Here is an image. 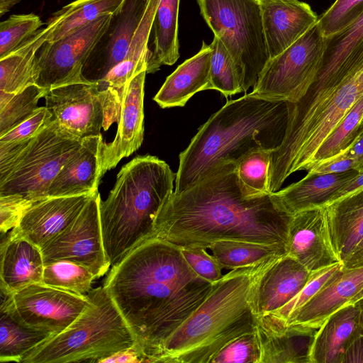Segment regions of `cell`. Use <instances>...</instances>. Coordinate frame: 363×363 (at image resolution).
Returning <instances> with one entry per match:
<instances>
[{
    "mask_svg": "<svg viewBox=\"0 0 363 363\" xmlns=\"http://www.w3.org/2000/svg\"><path fill=\"white\" fill-rule=\"evenodd\" d=\"M0 253L3 296L42 283L45 263L39 247L10 230L1 238Z\"/></svg>",
    "mask_w": 363,
    "mask_h": 363,
    "instance_id": "603a6c76",
    "label": "cell"
},
{
    "mask_svg": "<svg viewBox=\"0 0 363 363\" xmlns=\"http://www.w3.org/2000/svg\"><path fill=\"white\" fill-rule=\"evenodd\" d=\"M45 106L67 131L80 139L99 135L119 118L121 99L115 90L81 82L48 90Z\"/></svg>",
    "mask_w": 363,
    "mask_h": 363,
    "instance_id": "8fae6325",
    "label": "cell"
},
{
    "mask_svg": "<svg viewBox=\"0 0 363 363\" xmlns=\"http://www.w3.org/2000/svg\"><path fill=\"white\" fill-rule=\"evenodd\" d=\"M363 298V288L351 299L350 301L346 305H351L355 303L357 301Z\"/></svg>",
    "mask_w": 363,
    "mask_h": 363,
    "instance_id": "9f6ffc18",
    "label": "cell"
},
{
    "mask_svg": "<svg viewBox=\"0 0 363 363\" xmlns=\"http://www.w3.org/2000/svg\"><path fill=\"white\" fill-rule=\"evenodd\" d=\"M363 188V172L342 186L334 195L331 203ZM330 204V203H329Z\"/></svg>",
    "mask_w": 363,
    "mask_h": 363,
    "instance_id": "816d5d0a",
    "label": "cell"
},
{
    "mask_svg": "<svg viewBox=\"0 0 363 363\" xmlns=\"http://www.w3.org/2000/svg\"><path fill=\"white\" fill-rule=\"evenodd\" d=\"M342 264L345 268L363 267V240L342 262Z\"/></svg>",
    "mask_w": 363,
    "mask_h": 363,
    "instance_id": "db71d44e",
    "label": "cell"
},
{
    "mask_svg": "<svg viewBox=\"0 0 363 363\" xmlns=\"http://www.w3.org/2000/svg\"><path fill=\"white\" fill-rule=\"evenodd\" d=\"M211 49L209 89L220 91L225 97L242 91L240 79L230 54L222 41L214 36Z\"/></svg>",
    "mask_w": 363,
    "mask_h": 363,
    "instance_id": "ab89813d",
    "label": "cell"
},
{
    "mask_svg": "<svg viewBox=\"0 0 363 363\" xmlns=\"http://www.w3.org/2000/svg\"><path fill=\"white\" fill-rule=\"evenodd\" d=\"M212 286L192 269L180 247L150 238L112 265L103 286L146 362H158L167 340L201 304Z\"/></svg>",
    "mask_w": 363,
    "mask_h": 363,
    "instance_id": "6da1fadb",
    "label": "cell"
},
{
    "mask_svg": "<svg viewBox=\"0 0 363 363\" xmlns=\"http://www.w3.org/2000/svg\"><path fill=\"white\" fill-rule=\"evenodd\" d=\"M89 302L64 331L29 352L21 363L99 362L136 345L133 332L104 286L91 289Z\"/></svg>",
    "mask_w": 363,
    "mask_h": 363,
    "instance_id": "8992f818",
    "label": "cell"
},
{
    "mask_svg": "<svg viewBox=\"0 0 363 363\" xmlns=\"http://www.w3.org/2000/svg\"><path fill=\"white\" fill-rule=\"evenodd\" d=\"M362 95L363 64L352 69L335 87L295 142L282 153L272 157V192L279 190L291 174L310 169L320 145Z\"/></svg>",
    "mask_w": 363,
    "mask_h": 363,
    "instance_id": "9c48e42d",
    "label": "cell"
},
{
    "mask_svg": "<svg viewBox=\"0 0 363 363\" xmlns=\"http://www.w3.org/2000/svg\"><path fill=\"white\" fill-rule=\"evenodd\" d=\"M47 91L35 84L15 94L0 91V136L30 117Z\"/></svg>",
    "mask_w": 363,
    "mask_h": 363,
    "instance_id": "74e56055",
    "label": "cell"
},
{
    "mask_svg": "<svg viewBox=\"0 0 363 363\" xmlns=\"http://www.w3.org/2000/svg\"><path fill=\"white\" fill-rule=\"evenodd\" d=\"M208 26L235 64L242 91L256 84L269 60L259 0H197Z\"/></svg>",
    "mask_w": 363,
    "mask_h": 363,
    "instance_id": "52a82bcc",
    "label": "cell"
},
{
    "mask_svg": "<svg viewBox=\"0 0 363 363\" xmlns=\"http://www.w3.org/2000/svg\"><path fill=\"white\" fill-rule=\"evenodd\" d=\"M355 170L354 160L345 156L342 153L319 163L308 171L307 176L320 175L327 174H338Z\"/></svg>",
    "mask_w": 363,
    "mask_h": 363,
    "instance_id": "c3c4849f",
    "label": "cell"
},
{
    "mask_svg": "<svg viewBox=\"0 0 363 363\" xmlns=\"http://www.w3.org/2000/svg\"><path fill=\"white\" fill-rule=\"evenodd\" d=\"M46 29L38 30L11 54L0 60V91L15 94L35 84V57L46 42Z\"/></svg>",
    "mask_w": 363,
    "mask_h": 363,
    "instance_id": "d6a6232c",
    "label": "cell"
},
{
    "mask_svg": "<svg viewBox=\"0 0 363 363\" xmlns=\"http://www.w3.org/2000/svg\"><path fill=\"white\" fill-rule=\"evenodd\" d=\"M325 208L332 245L342 263L363 240V188Z\"/></svg>",
    "mask_w": 363,
    "mask_h": 363,
    "instance_id": "83f0119b",
    "label": "cell"
},
{
    "mask_svg": "<svg viewBox=\"0 0 363 363\" xmlns=\"http://www.w3.org/2000/svg\"><path fill=\"white\" fill-rule=\"evenodd\" d=\"M342 153L345 156L354 160L355 170L363 172V118L360 123L359 133L354 142Z\"/></svg>",
    "mask_w": 363,
    "mask_h": 363,
    "instance_id": "681fc988",
    "label": "cell"
},
{
    "mask_svg": "<svg viewBox=\"0 0 363 363\" xmlns=\"http://www.w3.org/2000/svg\"><path fill=\"white\" fill-rule=\"evenodd\" d=\"M112 15L102 16L55 42H45L36 54L35 84L49 90L84 82L82 68Z\"/></svg>",
    "mask_w": 363,
    "mask_h": 363,
    "instance_id": "4fadbf2b",
    "label": "cell"
},
{
    "mask_svg": "<svg viewBox=\"0 0 363 363\" xmlns=\"http://www.w3.org/2000/svg\"><path fill=\"white\" fill-rule=\"evenodd\" d=\"M94 194L48 197L36 202L11 230L41 250L76 218Z\"/></svg>",
    "mask_w": 363,
    "mask_h": 363,
    "instance_id": "d6986e66",
    "label": "cell"
},
{
    "mask_svg": "<svg viewBox=\"0 0 363 363\" xmlns=\"http://www.w3.org/2000/svg\"><path fill=\"white\" fill-rule=\"evenodd\" d=\"M180 0H160L150 33L147 73L158 71L162 65H172L179 57L178 15Z\"/></svg>",
    "mask_w": 363,
    "mask_h": 363,
    "instance_id": "f1b7e54d",
    "label": "cell"
},
{
    "mask_svg": "<svg viewBox=\"0 0 363 363\" xmlns=\"http://www.w3.org/2000/svg\"><path fill=\"white\" fill-rule=\"evenodd\" d=\"M325 44V38L317 23L268 60L249 94L268 100L297 102L316 74Z\"/></svg>",
    "mask_w": 363,
    "mask_h": 363,
    "instance_id": "30bf717a",
    "label": "cell"
},
{
    "mask_svg": "<svg viewBox=\"0 0 363 363\" xmlns=\"http://www.w3.org/2000/svg\"><path fill=\"white\" fill-rule=\"evenodd\" d=\"M101 135L82 139L78 150L66 161L52 182L48 197L94 194L101 176Z\"/></svg>",
    "mask_w": 363,
    "mask_h": 363,
    "instance_id": "7402d4cb",
    "label": "cell"
},
{
    "mask_svg": "<svg viewBox=\"0 0 363 363\" xmlns=\"http://www.w3.org/2000/svg\"><path fill=\"white\" fill-rule=\"evenodd\" d=\"M149 2L124 0L82 68L84 82H98L125 59Z\"/></svg>",
    "mask_w": 363,
    "mask_h": 363,
    "instance_id": "9a60e30c",
    "label": "cell"
},
{
    "mask_svg": "<svg viewBox=\"0 0 363 363\" xmlns=\"http://www.w3.org/2000/svg\"><path fill=\"white\" fill-rule=\"evenodd\" d=\"M36 202L18 196H0V231L6 234L18 223L25 211Z\"/></svg>",
    "mask_w": 363,
    "mask_h": 363,
    "instance_id": "7dc6e473",
    "label": "cell"
},
{
    "mask_svg": "<svg viewBox=\"0 0 363 363\" xmlns=\"http://www.w3.org/2000/svg\"><path fill=\"white\" fill-rule=\"evenodd\" d=\"M96 278L85 267L68 260L45 264L42 283L79 295H86Z\"/></svg>",
    "mask_w": 363,
    "mask_h": 363,
    "instance_id": "f35d334b",
    "label": "cell"
},
{
    "mask_svg": "<svg viewBox=\"0 0 363 363\" xmlns=\"http://www.w3.org/2000/svg\"><path fill=\"white\" fill-rule=\"evenodd\" d=\"M312 272L287 254L273 257L259 272L253 290L256 315L273 313L290 301Z\"/></svg>",
    "mask_w": 363,
    "mask_h": 363,
    "instance_id": "ffe728a7",
    "label": "cell"
},
{
    "mask_svg": "<svg viewBox=\"0 0 363 363\" xmlns=\"http://www.w3.org/2000/svg\"><path fill=\"white\" fill-rule=\"evenodd\" d=\"M342 268L343 264L340 262L313 272L302 289L286 305L272 313L287 322L293 313L306 304L323 287L333 280L340 273Z\"/></svg>",
    "mask_w": 363,
    "mask_h": 363,
    "instance_id": "b9f144b4",
    "label": "cell"
},
{
    "mask_svg": "<svg viewBox=\"0 0 363 363\" xmlns=\"http://www.w3.org/2000/svg\"><path fill=\"white\" fill-rule=\"evenodd\" d=\"M206 248H181L182 255L189 265L200 277L214 283L220 279L222 267L216 258Z\"/></svg>",
    "mask_w": 363,
    "mask_h": 363,
    "instance_id": "bcb514c9",
    "label": "cell"
},
{
    "mask_svg": "<svg viewBox=\"0 0 363 363\" xmlns=\"http://www.w3.org/2000/svg\"><path fill=\"white\" fill-rule=\"evenodd\" d=\"M82 139L52 119L10 163L0 167V196L15 195L38 202Z\"/></svg>",
    "mask_w": 363,
    "mask_h": 363,
    "instance_id": "ba28073f",
    "label": "cell"
},
{
    "mask_svg": "<svg viewBox=\"0 0 363 363\" xmlns=\"http://www.w3.org/2000/svg\"><path fill=\"white\" fill-rule=\"evenodd\" d=\"M124 0H76L54 13L45 27L46 43L55 42L107 14H115Z\"/></svg>",
    "mask_w": 363,
    "mask_h": 363,
    "instance_id": "4dcf8cb0",
    "label": "cell"
},
{
    "mask_svg": "<svg viewBox=\"0 0 363 363\" xmlns=\"http://www.w3.org/2000/svg\"><path fill=\"white\" fill-rule=\"evenodd\" d=\"M292 216L270 195L246 199L235 162L223 163L189 189L171 194L160 208L150 238L180 248H206L220 240L277 245L286 249Z\"/></svg>",
    "mask_w": 363,
    "mask_h": 363,
    "instance_id": "7a4b0ae2",
    "label": "cell"
},
{
    "mask_svg": "<svg viewBox=\"0 0 363 363\" xmlns=\"http://www.w3.org/2000/svg\"><path fill=\"white\" fill-rule=\"evenodd\" d=\"M286 121L285 101L249 94L228 101L179 154L174 191L189 189L217 166L235 162L255 147L274 150L283 140Z\"/></svg>",
    "mask_w": 363,
    "mask_h": 363,
    "instance_id": "3957f363",
    "label": "cell"
},
{
    "mask_svg": "<svg viewBox=\"0 0 363 363\" xmlns=\"http://www.w3.org/2000/svg\"><path fill=\"white\" fill-rule=\"evenodd\" d=\"M274 256L233 269L213 283L201 304L167 340L158 362L211 363L230 341L254 332L255 284Z\"/></svg>",
    "mask_w": 363,
    "mask_h": 363,
    "instance_id": "277c9868",
    "label": "cell"
},
{
    "mask_svg": "<svg viewBox=\"0 0 363 363\" xmlns=\"http://www.w3.org/2000/svg\"><path fill=\"white\" fill-rule=\"evenodd\" d=\"M358 173L352 169L338 174L306 175L298 182L271 193L270 196L281 211L293 216L303 210L328 205L336 192Z\"/></svg>",
    "mask_w": 363,
    "mask_h": 363,
    "instance_id": "484cf974",
    "label": "cell"
},
{
    "mask_svg": "<svg viewBox=\"0 0 363 363\" xmlns=\"http://www.w3.org/2000/svg\"><path fill=\"white\" fill-rule=\"evenodd\" d=\"M269 59L282 52L318 22L311 6L299 0H259Z\"/></svg>",
    "mask_w": 363,
    "mask_h": 363,
    "instance_id": "44dd1931",
    "label": "cell"
},
{
    "mask_svg": "<svg viewBox=\"0 0 363 363\" xmlns=\"http://www.w3.org/2000/svg\"><path fill=\"white\" fill-rule=\"evenodd\" d=\"M52 120V115L45 106L38 107L30 117L0 136V144L14 143L31 139Z\"/></svg>",
    "mask_w": 363,
    "mask_h": 363,
    "instance_id": "f6af8a7d",
    "label": "cell"
},
{
    "mask_svg": "<svg viewBox=\"0 0 363 363\" xmlns=\"http://www.w3.org/2000/svg\"><path fill=\"white\" fill-rule=\"evenodd\" d=\"M53 335L26 328L0 309V362L21 363L32 350Z\"/></svg>",
    "mask_w": 363,
    "mask_h": 363,
    "instance_id": "d590c367",
    "label": "cell"
},
{
    "mask_svg": "<svg viewBox=\"0 0 363 363\" xmlns=\"http://www.w3.org/2000/svg\"><path fill=\"white\" fill-rule=\"evenodd\" d=\"M272 151L257 147L235 162L238 186L245 198L256 199L271 194L269 169Z\"/></svg>",
    "mask_w": 363,
    "mask_h": 363,
    "instance_id": "836d02e7",
    "label": "cell"
},
{
    "mask_svg": "<svg viewBox=\"0 0 363 363\" xmlns=\"http://www.w3.org/2000/svg\"><path fill=\"white\" fill-rule=\"evenodd\" d=\"M159 1L150 0L125 59L96 82L101 90H115L121 96L125 86L140 72L147 69V43Z\"/></svg>",
    "mask_w": 363,
    "mask_h": 363,
    "instance_id": "f546056e",
    "label": "cell"
},
{
    "mask_svg": "<svg viewBox=\"0 0 363 363\" xmlns=\"http://www.w3.org/2000/svg\"><path fill=\"white\" fill-rule=\"evenodd\" d=\"M286 253L311 272L341 262L332 245L325 206L292 216Z\"/></svg>",
    "mask_w": 363,
    "mask_h": 363,
    "instance_id": "2e32d148",
    "label": "cell"
},
{
    "mask_svg": "<svg viewBox=\"0 0 363 363\" xmlns=\"http://www.w3.org/2000/svg\"><path fill=\"white\" fill-rule=\"evenodd\" d=\"M176 174L158 157L146 155L123 165L99 205L104 246L113 265L152 236L157 215L173 193Z\"/></svg>",
    "mask_w": 363,
    "mask_h": 363,
    "instance_id": "5b68a950",
    "label": "cell"
},
{
    "mask_svg": "<svg viewBox=\"0 0 363 363\" xmlns=\"http://www.w3.org/2000/svg\"><path fill=\"white\" fill-rule=\"evenodd\" d=\"M3 296L0 309L13 320L26 328L53 335L67 329L89 302L87 295L77 294L43 283L28 285Z\"/></svg>",
    "mask_w": 363,
    "mask_h": 363,
    "instance_id": "7c38bea8",
    "label": "cell"
},
{
    "mask_svg": "<svg viewBox=\"0 0 363 363\" xmlns=\"http://www.w3.org/2000/svg\"><path fill=\"white\" fill-rule=\"evenodd\" d=\"M318 329L288 324L272 313L256 315L259 363H311L312 345Z\"/></svg>",
    "mask_w": 363,
    "mask_h": 363,
    "instance_id": "e0dca14e",
    "label": "cell"
},
{
    "mask_svg": "<svg viewBox=\"0 0 363 363\" xmlns=\"http://www.w3.org/2000/svg\"><path fill=\"white\" fill-rule=\"evenodd\" d=\"M259 360L260 349L254 331L230 341L213 357L211 363H259Z\"/></svg>",
    "mask_w": 363,
    "mask_h": 363,
    "instance_id": "ee69618b",
    "label": "cell"
},
{
    "mask_svg": "<svg viewBox=\"0 0 363 363\" xmlns=\"http://www.w3.org/2000/svg\"><path fill=\"white\" fill-rule=\"evenodd\" d=\"M95 193L76 218L55 239L41 249L44 263L68 260L87 268L96 279L104 276L111 264L105 252L99 205Z\"/></svg>",
    "mask_w": 363,
    "mask_h": 363,
    "instance_id": "5bb4252c",
    "label": "cell"
},
{
    "mask_svg": "<svg viewBox=\"0 0 363 363\" xmlns=\"http://www.w3.org/2000/svg\"><path fill=\"white\" fill-rule=\"evenodd\" d=\"M363 334L359 305H347L330 315L318 329L311 363H343L348 347Z\"/></svg>",
    "mask_w": 363,
    "mask_h": 363,
    "instance_id": "d4e9b609",
    "label": "cell"
},
{
    "mask_svg": "<svg viewBox=\"0 0 363 363\" xmlns=\"http://www.w3.org/2000/svg\"><path fill=\"white\" fill-rule=\"evenodd\" d=\"M363 64V15L338 33L325 38L318 68L347 74Z\"/></svg>",
    "mask_w": 363,
    "mask_h": 363,
    "instance_id": "1f68e13d",
    "label": "cell"
},
{
    "mask_svg": "<svg viewBox=\"0 0 363 363\" xmlns=\"http://www.w3.org/2000/svg\"><path fill=\"white\" fill-rule=\"evenodd\" d=\"M21 0H0V16L8 12Z\"/></svg>",
    "mask_w": 363,
    "mask_h": 363,
    "instance_id": "11a10c76",
    "label": "cell"
},
{
    "mask_svg": "<svg viewBox=\"0 0 363 363\" xmlns=\"http://www.w3.org/2000/svg\"><path fill=\"white\" fill-rule=\"evenodd\" d=\"M208 249L223 269H235L254 265L274 255H286L285 247L238 240H220Z\"/></svg>",
    "mask_w": 363,
    "mask_h": 363,
    "instance_id": "e575fe53",
    "label": "cell"
},
{
    "mask_svg": "<svg viewBox=\"0 0 363 363\" xmlns=\"http://www.w3.org/2000/svg\"><path fill=\"white\" fill-rule=\"evenodd\" d=\"M113 362V363H136L146 362V359L142 354L139 348L135 345L120 351L108 357L103 359L101 363Z\"/></svg>",
    "mask_w": 363,
    "mask_h": 363,
    "instance_id": "f907efd6",
    "label": "cell"
},
{
    "mask_svg": "<svg viewBox=\"0 0 363 363\" xmlns=\"http://www.w3.org/2000/svg\"><path fill=\"white\" fill-rule=\"evenodd\" d=\"M359 308H360V311H361V322H362V328H363V298L359 299V301H357L356 302Z\"/></svg>",
    "mask_w": 363,
    "mask_h": 363,
    "instance_id": "6f0895ef",
    "label": "cell"
},
{
    "mask_svg": "<svg viewBox=\"0 0 363 363\" xmlns=\"http://www.w3.org/2000/svg\"><path fill=\"white\" fill-rule=\"evenodd\" d=\"M362 288L363 267H343L333 280L290 316L287 323L320 328L330 315L345 306Z\"/></svg>",
    "mask_w": 363,
    "mask_h": 363,
    "instance_id": "cb8c5ba5",
    "label": "cell"
},
{
    "mask_svg": "<svg viewBox=\"0 0 363 363\" xmlns=\"http://www.w3.org/2000/svg\"><path fill=\"white\" fill-rule=\"evenodd\" d=\"M211 52L203 42L197 54L167 77L153 100L162 108L182 107L195 94L209 89Z\"/></svg>",
    "mask_w": 363,
    "mask_h": 363,
    "instance_id": "4316f807",
    "label": "cell"
},
{
    "mask_svg": "<svg viewBox=\"0 0 363 363\" xmlns=\"http://www.w3.org/2000/svg\"><path fill=\"white\" fill-rule=\"evenodd\" d=\"M347 362H363V334L347 350L343 363Z\"/></svg>",
    "mask_w": 363,
    "mask_h": 363,
    "instance_id": "f5cc1de1",
    "label": "cell"
},
{
    "mask_svg": "<svg viewBox=\"0 0 363 363\" xmlns=\"http://www.w3.org/2000/svg\"><path fill=\"white\" fill-rule=\"evenodd\" d=\"M363 15V0H335L318 18L325 38L343 30Z\"/></svg>",
    "mask_w": 363,
    "mask_h": 363,
    "instance_id": "7bdbcfd3",
    "label": "cell"
},
{
    "mask_svg": "<svg viewBox=\"0 0 363 363\" xmlns=\"http://www.w3.org/2000/svg\"><path fill=\"white\" fill-rule=\"evenodd\" d=\"M146 69L134 77L121 95L117 131L113 140L101 149V176L114 168L142 145L144 135V87Z\"/></svg>",
    "mask_w": 363,
    "mask_h": 363,
    "instance_id": "ac0fdd59",
    "label": "cell"
},
{
    "mask_svg": "<svg viewBox=\"0 0 363 363\" xmlns=\"http://www.w3.org/2000/svg\"><path fill=\"white\" fill-rule=\"evenodd\" d=\"M362 118L363 95L320 145L313 157L310 169L345 151L357 138Z\"/></svg>",
    "mask_w": 363,
    "mask_h": 363,
    "instance_id": "8d00e7d4",
    "label": "cell"
},
{
    "mask_svg": "<svg viewBox=\"0 0 363 363\" xmlns=\"http://www.w3.org/2000/svg\"><path fill=\"white\" fill-rule=\"evenodd\" d=\"M34 13L12 15L0 23V60L15 52L40 29Z\"/></svg>",
    "mask_w": 363,
    "mask_h": 363,
    "instance_id": "60d3db41",
    "label": "cell"
}]
</instances>
